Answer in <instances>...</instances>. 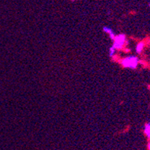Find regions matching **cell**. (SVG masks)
<instances>
[{"label": "cell", "mask_w": 150, "mask_h": 150, "mask_svg": "<svg viewBox=\"0 0 150 150\" xmlns=\"http://www.w3.org/2000/svg\"><path fill=\"white\" fill-rule=\"evenodd\" d=\"M139 64V59L135 56H130L122 61V65L124 68H130V69H135Z\"/></svg>", "instance_id": "obj_1"}, {"label": "cell", "mask_w": 150, "mask_h": 150, "mask_svg": "<svg viewBox=\"0 0 150 150\" xmlns=\"http://www.w3.org/2000/svg\"><path fill=\"white\" fill-rule=\"evenodd\" d=\"M144 133H145L146 136L150 139V122L146 124L145 127H144Z\"/></svg>", "instance_id": "obj_4"}, {"label": "cell", "mask_w": 150, "mask_h": 150, "mask_svg": "<svg viewBox=\"0 0 150 150\" xmlns=\"http://www.w3.org/2000/svg\"><path fill=\"white\" fill-rule=\"evenodd\" d=\"M126 41L125 35L123 34H120L118 35H116L115 38L114 39L113 47L115 50H120L123 47L125 42Z\"/></svg>", "instance_id": "obj_2"}, {"label": "cell", "mask_w": 150, "mask_h": 150, "mask_svg": "<svg viewBox=\"0 0 150 150\" xmlns=\"http://www.w3.org/2000/svg\"><path fill=\"white\" fill-rule=\"evenodd\" d=\"M103 31H104L105 33H107V34L109 35L110 39L114 40V38H115V37H116L115 33H114V32L113 31V29H111V28L108 27V26H104V27H103Z\"/></svg>", "instance_id": "obj_3"}, {"label": "cell", "mask_w": 150, "mask_h": 150, "mask_svg": "<svg viewBox=\"0 0 150 150\" xmlns=\"http://www.w3.org/2000/svg\"><path fill=\"white\" fill-rule=\"evenodd\" d=\"M147 147H148V149H149V150H150V143H148V146H147Z\"/></svg>", "instance_id": "obj_7"}, {"label": "cell", "mask_w": 150, "mask_h": 150, "mask_svg": "<svg viewBox=\"0 0 150 150\" xmlns=\"http://www.w3.org/2000/svg\"><path fill=\"white\" fill-rule=\"evenodd\" d=\"M149 7H150V4H149Z\"/></svg>", "instance_id": "obj_8"}, {"label": "cell", "mask_w": 150, "mask_h": 150, "mask_svg": "<svg viewBox=\"0 0 150 150\" xmlns=\"http://www.w3.org/2000/svg\"><path fill=\"white\" fill-rule=\"evenodd\" d=\"M143 48H144V43L143 42L138 43L137 47H136V52H137V53H140L143 51Z\"/></svg>", "instance_id": "obj_5"}, {"label": "cell", "mask_w": 150, "mask_h": 150, "mask_svg": "<svg viewBox=\"0 0 150 150\" xmlns=\"http://www.w3.org/2000/svg\"><path fill=\"white\" fill-rule=\"evenodd\" d=\"M115 52H116V50L113 47H110L109 48V56H110V57H113L114 55L115 54Z\"/></svg>", "instance_id": "obj_6"}]
</instances>
